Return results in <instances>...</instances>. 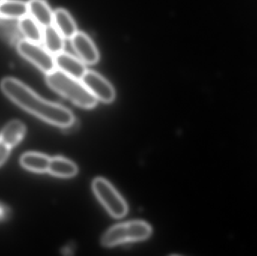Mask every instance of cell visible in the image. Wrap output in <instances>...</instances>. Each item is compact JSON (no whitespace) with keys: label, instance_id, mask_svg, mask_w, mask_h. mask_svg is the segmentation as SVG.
I'll list each match as a JSON object with an SVG mask.
<instances>
[{"label":"cell","instance_id":"5bb4252c","mask_svg":"<svg viewBox=\"0 0 257 256\" xmlns=\"http://www.w3.org/2000/svg\"><path fill=\"white\" fill-rule=\"evenodd\" d=\"M25 135V126L21 122H10L2 131L0 140L10 148L16 146Z\"/></svg>","mask_w":257,"mask_h":256},{"label":"cell","instance_id":"d6986e66","mask_svg":"<svg viewBox=\"0 0 257 256\" xmlns=\"http://www.w3.org/2000/svg\"><path fill=\"white\" fill-rule=\"evenodd\" d=\"M3 1H4V0H0V3H1L2 2H3Z\"/></svg>","mask_w":257,"mask_h":256},{"label":"cell","instance_id":"5b68a950","mask_svg":"<svg viewBox=\"0 0 257 256\" xmlns=\"http://www.w3.org/2000/svg\"><path fill=\"white\" fill-rule=\"evenodd\" d=\"M18 53L26 60L45 74L50 73L56 69L55 57L42 48L39 44L30 42L27 39L20 41L17 45Z\"/></svg>","mask_w":257,"mask_h":256},{"label":"cell","instance_id":"4fadbf2b","mask_svg":"<svg viewBox=\"0 0 257 256\" xmlns=\"http://www.w3.org/2000/svg\"><path fill=\"white\" fill-rule=\"evenodd\" d=\"M43 41L47 51L53 55L63 52L64 38L54 25L44 28Z\"/></svg>","mask_w":257,"mask_h":256},{"label":"cell","instance_id":"9a60e30c","mask_svg":"<svg viewBox=\"0 0 257 256\" xmlns=\"http://www.w3.org/2000/svg\"><path fill=\"white\" fill-rule=\"evenodd\" d=\"M50 158L38 153H27L21 158V164L24 168L33 172L45 173L48 171Z\"/></svg>","mask_w":257,"mask_h":256},{"label":"cell","instance_id":"2e32d148","mask_svg":"<svg viewBox=\"0 0 257 256\" xmlns=\"http://www.w3.org/2000/svg\"><path fill=\"white\" fill-rule=\"evenodd\" d=\"M20 30L25 39L34 43L40 44L43 41V32L42 27L30 15L19 20Z\"/></svg>","mask_w":257,"mask_h":256},{"label":"cell","instance_id":"3957f363","mask_svg":"<svg viewBox=\"0 0 257 256\" xmlns=\"http://www.w3.org/2000/svg\"><path fill=\"white\" fill-rule=\"evenodd\" d=\"M151 234V228L142 221H132L110 228L102 239L103 246L111 247L130 242L146 240Z\"/></svg>","mask_w":257,"mask_h":256},{"label":"cell","instance_id":"8992f818","mask_svg":"<svg viewBox=\"0 0 257 256\" xmlns=\"http://www.w3.org/2000/svg\"><path fill=\"white\" fill-rule=\"evenodd\" d=\"M81 81L96 100L104 103H111L114 101L115 98L114 87L102 75L93 71L87 70Z\"/></svg>","mask_w":257,"mask_h":256},{"label":"cell","instance_id":"9c48e42d","mask_svg":"<svg viewBox=\"0 0 257 256\" xmlns=\"http://www.w3.org/2000/svg\"><path fill=\"white\" fill-rule=\"evenodd\" d=\"M28 5V15L33 18L41 27L53 25L54 12L45 0H30Z\"/></svg>","mask_w":257,"mask_h":256},{"label":"cell","instance_id":"7a4b0ae2","mask_svg":"<svg viewBox=\"0 0 257 256\" xmlns=\"http://www.w3.org/2000/svg\"><path fill=\"white\" fill-rule=\"evenodd\" d=\"M46 82L54 91L83 108H94L96 99L81 80L66 75L59 69L47 74Z\"/></svg>","mask_w":257,"mask_h":256},{"label":"cell","instance_id":"ba28073f","mask_svg":"<svg viewBox=\"0 0 257 256\" xmlns=\"http://www.w3.org/2000/svg\"><path fill=\"white\" fill-rule=\"evenodd\" d=\"M56 67L69 76L81 80L87 72L85 63L68 53L62 52L55 56Z\"/></svg>","mask_w":257,"mask_h":256},{"label":"cell","instance_id":"30bf717a","mask_svg":"<svg viewBox=\"0 0 257 256\" xmlns=\"http://www.w3.org/2000/svg\"><path fill=\"white\" fill-rule=\"evenodd\" d=\"M53 25L64 39H71L78 33L75 21L65 9H59L54 12Z\"/></svg>","mask_w":257,"mask_h":256},{"label":"cell","instance_id":"277c9868","mask_svg":"<svg viewBox=\"0 0 257 256\" xmlns=\"http://www.w3.org/2000/svg\"><path fill=\"white\" fill-rule=\"evenodd\" d=\"M93 189L107 211L114 218H122L127 213V204L114 186L105 179H95Z\"/></svg>","mask_w":257,"mask_h":256},{"label":"cell","instance_id":"ac0fdd59","mask_svg":"<svg viewBox=\"0 0 257 256\" xmlns=\"http://www.w3.org/2000/svg\"><path fill=\"white\" fill-rule=\"evenodd\" d=\"M9 215V210L6 208V206L0 203V221L5 220Z\"/></svg>","mask_w":257,"mask_h":256},{"label":"cell","instance_id":"7c38bea8","mask_svg":"<svg viewBox=\"0 0 257 256\" xmlns=\"http://www.w3.org/2000/svg\"><path fill=\"white\" fill-rule=\"evenodd\" d=\"M48 172L56 177L69 178L78 173L76 165L72 161L63 157H54L50 159Z\"/></svg>","mask_w":257,"mask_h":256},{"label":"cell","instance_id":"52a82bcc","mask_svg":"<svg viewBox=\"0 0 257 256\" xmlns=\"http://www.w3.org/2000/svg\"><path fill=\"white\" fill-rule=\"evenodd\" d=\"M71 42L74 51L83 63L94 65L99 61V54L97 48L87 34L78 32L71 39Z\"/></svg>","mask_w":257,"mask_h":256},{"label":"cell","instance_id":"e0dca14e","mask_svg":"<svg viewBox=\"0 0 257 256\" xmlns=\"http://www.w3.org/2000/svg\"><path fill=\"white\" fill-rule=\"evenodd\" d=\"M10 152V147L0 140V166L6 162Z\"/></svg>","mask_w":257,"mask_h":256},{"label":"cell","instance_id":"6da1fadb","mask_svg":"<svg viewBox=\"0 0 257 256\" xmlns=\"http://www.w3.org/2000/svg\"><path fill=\"white\" fill-rule=\"evenodd\" d=\"M0 87L12 102L45 121L62 128L71 127L74 124L75 117L69 109L42 99L19 80L4 78Z\"/></svg>","mask_w":257,"mask_h":256},{"label":"cell","instance_id":"8fae6325","mask_svg":"<svg viewBox=\"0 0 257 256\" xmlns=\"http://www.w3.org/2000/svg\"><path fill=\"white\" fill-rule=\"evenodd\" d=\"M28 15V5L21 0H4L0 3V18L21 20Z\"/></svg>","mask_w":257,"mask_h":256}]
</instances>
